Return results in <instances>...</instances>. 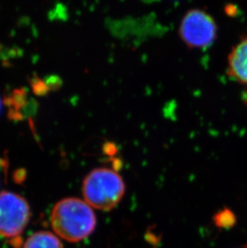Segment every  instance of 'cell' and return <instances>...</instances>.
<instances>
[{
  "label": "cell",
  "mask_w": 247,
  "mask_h": 248,
  "mask_svg": "<svg viewBox=\"0 0 247 248\" xmlns=\"http://www.w3.org/2000/svg\"><path fill=\"white\" fill-rule=\"evenodd\" d=\"M45 83L47 84L50 91H56L61 89L63 84L62 79L59 76L50 75L45 78Z\"/></svg>",
  "instance_id": "obj_9"
},
{
  "label": "cell",
  "mask_w": 247,
  "mask_h": 248,
  "mask_svg": "<svg viewBox=\"0 0 247 248\" xmlns=\"http://www.w3.org/2000/svg\"><path fill=\"white\" fill-rule=\"evenodd\" d=\"M7 166H8V160L0 158V168L7 173Z\"/></svg>",
  "instance_id": "obj_13"
},
{
  "label": "cell",
  "mask_w": 247,
  "mask_h": 248,
  "mask_svg": "<svg viewBox=\"0 0 247 248\" xmlns=\"http://www.w3.org/2000/svg\"><path fill=\"white\" fill-rule=\"evenodd\" d=\"M8 118L12 121H15V122H19L24 119V114L22 113L21 111L16 110L15 108H9L8 110V113H7Z\"/></svg>",
  "instance_id": "obj_11"
},
{
  "label": "cell",
  "mask_w": 247,
  "mask_h": 248,
  "mask_svg": "<svg viewBox=\"0 0 247 248\" xmlns=\"http://www.w3.org/2000/svg\"><path fill=\"white\" fill-rule=\"evenodd\" d=\"M54 232L71 243L86 239L94 232L96 218L91 206L86 202L76 198H68L58 202L51 215Z\"/></svg>",
  "instance_id": "obj_1"
},
{
  "label": "cell",
  "mask_w": 247,
  "mask_h": 248,
  "mask_svg": "<svg viewBox=\"0 0 247 248\" xmlns=\"http://www.w3.org/2000/svg\"><path fill=\"white\" fill-rule=\"evenodd\" d=\"M0 50H1V46H0Z\"/></svg>",
  "instance_id": "obj_15"
},
{
  "label": "cell",
  "mask_w": 247,
  "mask_h": 248,
  "mask_svg": "<svg viewBox=\"0 0 247 248\" xmlns=\"http://www.w3.org/2000/svg\"><path fill=\"white\" fill-rule=\"evenodd\" d=\"M31 87L32 89L33 93L38 96H47L49 93V89L45 80H41L36 74H34L32 78L29 79Z\"/></svg>",
  "instance_id": "obj_8"
},
{
  "label": "cell",
  "mask_w": 247,
  "mask_h": 248,
  "mask_svg": "<svg viewBox=\"0 0 247 248\" xmlns=\"http://www.w3.org/2000/svg\"><path fill=\"white\" fill-rule=\"evenodd\" d=\"M9 243L10 244H11V245H12V246L14 248H22L23 244H24V243H23V239H22V238L20 236L12 238V239H10Z\"/></svg>",
  "instance_id": "obj_12"
},
{
  "label": "cell",
  "mask_w": 247,
  "mask_h": 248,
  "mask_svg": "<svg viewBox=\"0 0 247 248\" xmlns=\"http://www.w3.org/2000/svg\"><path fill=\"white\" fill-rule=\"evenodd\" d=\"M1 109H2V101H1V98H0V112H1Z\"/></svg>",
  "instance_id": "obj_14"
},
{
  "label": "cell",
  "mask_w": 247,
  "mask_h": 248,
  "mask_svg": "<svg viewBox=\"0 0 247 248\" xmlns=\"http://www.w3.org/2000/svg\"><path fill=\"white\" fill-rule=\"evenodd\" d=\"M31 217L30 206L20 195L0 193V235L5 238L19 236Z\"/></svg>",
  "instance_id": "obj_4"
},
{
  "label": "cell",
  "mask_w": 247,
  "mask_h": 248,
  "mask_svg": "<svg viewBox=\"0 0 247 248\" xmlns=\"http://www.w3.org/2000/svg\"><path fill=\"white\" fill-rule=\"evenodd\" d=\"M227 63L229 77L240 84H247V37L232 48Z\"/></svg>",
  "instance_id": "obj_5"
},
{
  "label": "cell",
  "mask_w": 247,
  "mask_h": 248,
  "mask_svg": "<svg viewBox=\"0 0 247 248\" xmlns=\"http://www.w3.org/2000/svg\"><path fill=\"white\" fill-rule=\"evenodd\" d=\"M82 191L89 206L100 211H111L123 198L125 185L114 170L96 168L84 178Z\"/></svg>",
  "instance_id": "obj_2"
},
{
  "label": "cell",
  "mask_w": 247,
  "mask_h": 248,
  "mask_svg": "<svg viewBox=\"0 0 247 248\" xmlns=\"http://www.w3.org/2000/svg\"><path fill=\"white\" fill-rule=\"evenodd\" d=\"M27 175H28V172L26 170V169H17L13 173L12 179L17 184H23L27 178Z\"/></svg>",
  "instance_id": "obj_10"
},
{
  "label": "cell",
  "mask_w": 247,
  "mask_h": 248,
  "mask_svg": "<svg viewBox=\"0 0 247 248\" xmlns=\"http://www.w3.org/2000/svg\"><path fill=\"white\" fill-rule=\"evenodd\" d=\"M178 33L187 47L202 49L215 43L217 26L214 18L207 12L201 9H191L182 18Z\"/></svg>",
  "instance_id": "obj_3"
},
{
  "label": "cell",
  "mask_w": 247,
  "mask_h": 248,
  "mask_svg": "<svg viewBox=\"0 0 247 248\" xmlns=\"http://www.w3.org/2000/svg\"><path fill=\"white\" fill-rule=\"evenodd\" d=\"M24 248H63L61 240L51 232H39L28 238Z\"/></svg>",
  "instance_id": "obj_6"
},
{
  "label": "cell",
  "mask_w": 247,
  "mask_h": 248,
  "mask_svg": "<svg viewBox=\"0 0 247 248\" xmlns=\"http://www.w3.org/2000/svg\"><path fill=\"white\" fill-rule=\"evenodd\" d=\"M28 90L25 88H19L13 90L9 96H5L3 103L9 108L21 111L28 102Z\"/></svg>",
  "instance_id": "obj_7"
}]
</instances>
